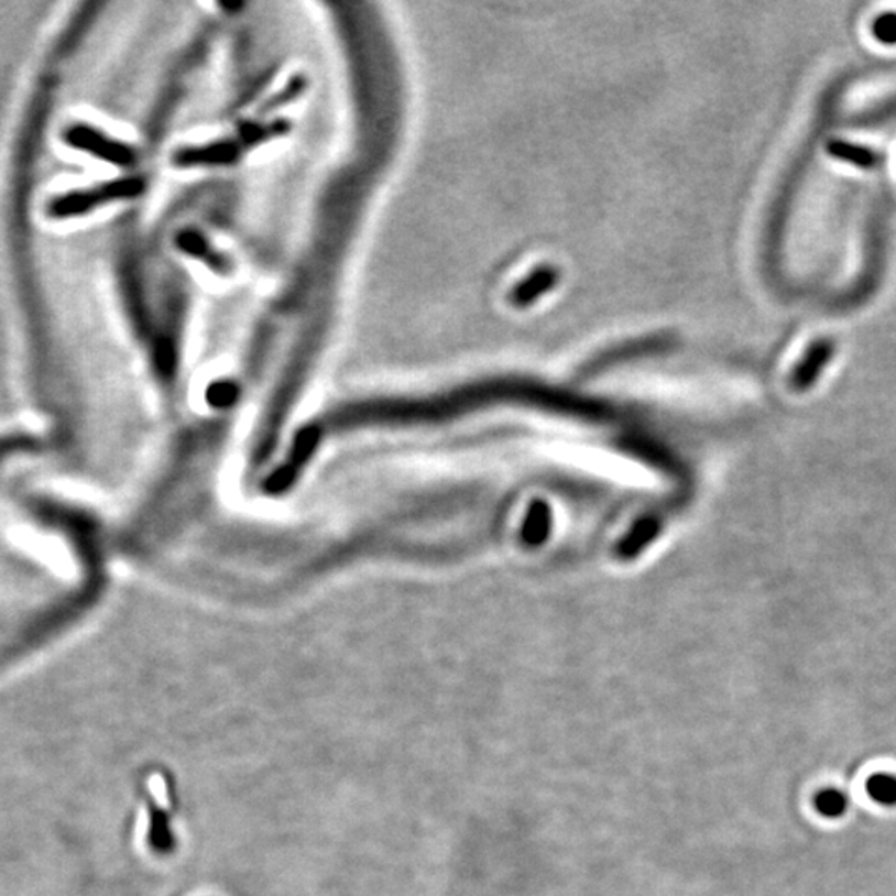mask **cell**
<instances>
[{
    "label": "cell",
    "instance_id": "obj_5",
    "mask_svg": "<svg viewBox=\"0 0 896 896\" xmlns=\"http://www.w3.org/2000/svg\"><path fill=\"white\" fill-rule=\"evenodd\" d=\"M813 804L820 816L827 817V819H839V817L845 816L846 809H849V797L842 790L826 789L817 794Z\"/></svg>",
    "mask_w": 896,
    "mask_h": 896
},
{
    "label": "cell",
    "instance_id": "obj_2",
    "mask_svg": "<svg viewBox=\"0 0 896 896\" xmlns=\"http://www.w3.org/2000/svg\"><path fill=\"white\" fill-rule=\"evenodd\" d=\"M65 142L72 149L81 150L101 162L111 163L117 166H129L135 162V153L132 152L129 145L119 142V140L111 139L107 133L95 127L78 123L72 127L65 133Z\"/></svg>",
    "mask_w": 896,
    "mask_h": 896
},
{
    "label": "cell",
    "instance_id": "obj_3",
    "mask_svg": "<svg viewBox=\"0 0 896 896\" xmlns=\"http://www.w3.org/2000/svg\"><path fill=\"white\" fill-rule=\"evenodd\" d=\"M146 839H149L150 849L159 855H170L175 852L176 835L172 827V819L165 809L155 804L150 806V827Z\"/></svg>",
    "mask_w": 896,
    "mask_h": 896
},
{
    "label": "cell",
    "instance_id": "obj_4",
    "mask_svg": "<svg viewBox=\"0 0 896 896\" xmlns=\"http://www.w3.org/2000/svg\"><path fill=\"white\" fill-rule=\"evenodd\" d=\"M866 793L879 806H896V777L889 774L873 775L866 782Z\"/></svg>",
    "mask_w": 896,
    "mask_h": 896
},
{
    "label": "cell",
    "instance_id": "obj_1",
    "mask_svg": "<svg viewBox=\"0 0 896 896\" xmlns=\"http://www.w3.org/2000/svg\"><path fill=\"white\" fill-rule=\"evenodd\" d=\"M142 183L135 178L116 179L95 188L77 189L52 199L48 215L55 219H70L87 215L108 203L122 201L139 195Z\"/></svg>",
    "mask_w": 896,
    "mask_h": 896
}]
</instances>
